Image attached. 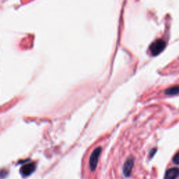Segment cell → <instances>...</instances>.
I'll return each mask as SVG.
<instances>
[{"label": "cell", "mask_w": 179, "mask_h": 179, "mask_svg": "<svg viewBox=\"0 0 179 179\" xmlns=\"http://www.w3.org/2000/svg\"><path fill=\"white\" fill-rule=\"evenodd\" d=\"M166 46V43L162 39H157L150 46V52L153 55H158L162 52Z\"/></svg>", "instance_id": "1"}, {"label": "cell", "mask_w": 179, "mask_h": 179, "mask_svg": "<svg viewBox=\"0 0 179 179\" xmlns=\"http://www.w3.org/2000/svg\"><path fill=\"white\" fill-rule=\"evenodd\" d=\"M102 147H97V148L93 150V152L92 153L90 157V161H89V164H90V168L92 172H94V171L96 169L98 160H99V155L102 152Z\"/></svg>", "instance_id": "2"}, {"label": "cell", "mask_w": 179, "mask_h": 179, "mask_svg": "<svg viewBox=\"0 0 179 179\" xmlns=\"http://www.w3.org/2000/svg\"><path fill=\"white\" fill-rule=\"evenodd\" d=\"M36 169V164L34 162L27 163L25 164L21 168V172L24 176H30Z\"/></svg>", "instance_id": "3"}, {"label": "cell", "mask_w": 179, "mask_h": 179, "mask_svg": "<svg viewBox=\"0 0 179 179\" xmlns=\"http://www.w3.org/2000/svg\"><path fill=\"white\" fill-rule=\"evenodd\" d=\"M134 166V159L133 158H129L127 161L125 162V163L123 166V173H124L125 176L128 177L131 174V170L133 169Z\"/></svg>", "instance_id": "4"}, {"label": "cell", "mask_w": 179, "mask_h": 179, "mask_svg": "<svg viewBox=\"0 0 179 179\" xmlns=\"http://www.w3.org/2000/svg\"><path fill=\"white\" fill-rule=\"evenodd\" d=\"M179 177V169L176 167L171 168L165 173L164 179H177Z\"/></svg>", "instance_id": "5"}, {"label": "cell", "mask_w": 179, "mask_h": 179, "mask_svg": "<svg viewBox=\"0 0 179 179\" xmlns=\"http://www.w3.org/2000/svg\"><path fill=\"white\" fill-rule=\"evenodd\" d=\"M165 94L167 95H176L179 94V85L173 86L165 90Z\"/></svg>", "instance_id": "6"}, {"label": "cell", "mask_w": 179, "mask_h": 179, "mask_svg": "<svg viewBox=\"0 0 179 179\" xmlns=\"http://www.w3.org/2000/svg\"><path fill=\"white\" fill-rule=\"evenodd\" d=\"M172 161H173V163H174L175 164L179 165V151H178V153H176L175 154V155L173 156Z\"/></svg>", "instance_id": "7"}, {"label": "cell", "mask_w": 179, "mask_h": 179, "mask_svg": "<svg viewBox=\"0 0 179 179\" xmlns=\"http://www.w3.org/2000/svg\"><path fill=\"white\" fill-rule=\"evenodd\" d=\"M156 150H157V149L156 148H153V149L151 150V152H150V155H149V156H150V158H152V157L153 156V155L154 154H155V153H156Z\"/></svg>", "instance_id": "8"}]
</instances>
